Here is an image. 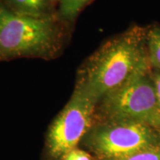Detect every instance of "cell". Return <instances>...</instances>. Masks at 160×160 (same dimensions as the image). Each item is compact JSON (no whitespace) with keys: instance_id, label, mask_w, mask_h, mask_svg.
I'll use <instances>...</instances> for the list:
<instances>
[{"instance_id":"6da1fadb","label":"cell","mask_w":160,"mask_h":160,"mask_svg":"<svg viewBox=\"0 0 160 160\" xmlns=\"http://www.w3.org/2000/svg\"><path fill=\"white\" fill-rule=\"evenodd\" d=\"M147 32V28L134 25L105 42L80 67L75 88L98 104L132 78L151 71Z\"/></svg>"},{"instance_id":"52a82bcc","label":"cell","mask_w":160,"mask_h":160,"mask_svg":"<svg viewBox=\"0 0 160 160\" xmlns=\"http://www.w3.org/2000/svg\"><path fill=\"white\" fill-rule=\"evenodd\" d=\"M92 0H59L56 15L62 22H72Z\"/></svg>"},{"instance_id":"8fae6325","label":"cell","mask_w":160,"mask_h":160,"mask_svg":"<svg viewBox=\"0 0 160 160\" xmlns=\"http://www.w3.org/2000/svg\"><path fill=\"white\" fill-rule=\"evenodd\" d=\"M151 77L153 80V85H154L156 96L159 106V113H160V71L159 70H154L151 71Z\"/></svg>"},{"instance_id":"7a4b0ae2","label":"cell","mask_w":160,"mask_h":160,"mask_svg":"<svg viewBox=\"0 0 160 160\" xmlns=\"http://www.w3.org/2000/svg\"><path fill=\"white\" fill-rule=\"evenodd\" d=\"M59 22L57 16L20 14L0 0V60L55 57L63 45L64 31Z\"/></svg>"},{"instance_id":"3957f363","label":"cell","mask_w":160,"mask_h":160,"mask_svg":"<svg viewBox=\"0 0 160 160\" xmlns=\"http://www.w3.org/2000/svg\"><path fill=\"white\" fill-rule=\"evenodd\" d=\"M99 104L104 120L139 122L160 131V113L151 70L128 80Z\"/></svg>"},{"instance_id":"7c38bea8","label":"cell","mask_w":160,"mask_h":160,"mask_svg":"<svg viewBox=\"0 0 160 160\" xmlns=\"http://www.w3.org/2000/svg\"><path fill=\"white\" fill-rule=\"evenodd\" d=\"M53 2H54V4H57L58 3V2H59V0H53Z\"/></svg>"},{"instance_id":"ba28073f","label":"cell","mask_w":160,"mask_h":160,"mask_svg":"<svg viewBox=\"0 0 160 160\" xmlns=\"http://www.w3.org/2000/svg\"><path fill=\"white\" fill-rule=\"evenodd\" d=\"M147 50L151 69L160 71V28H148Z\"/></svg>"},{"instance_id":"8992f818","label":"cell","mask_w":160,"mask_h":160,"mask_svg":"<svg viewBox=\"0 0 160 160\" xmlns=\"http://www.w3.org/2000/svg\"><path fill=\"white\" fill-rule=\"evenodd\" d=\"M11 10L20 14L33 17H55L53 0H3Z\"/></svg>"},{"instance_id":"30bf717a","label":"cell","mask_w":160,"mask_h":160,"mask_svg":"<svg viewBox=\"0 0 160 160\" xmlns=\"http://www.w3.org/2000/svg\"><path fill=\"white\" fill-rule=\"evenodd\" d=\"M65 160H91V158L87 152L76 148L65 156Z\"/></svg>"},{"instance_id":"277c9868","label":"cell","mask_w":160,"mask_h":160,"mask_svg":"<svg viewBox=\"0 0 160 160\" xmlns=\"http://www.w3.org/2000/svg\"><path fill=\"white\" fill-rule=\"evenodd\" d=\"M86 145L102 160L119 159L160 144V131L135 121H112L93 125Z\"/></svg>"},{"instance_id":"5b68a950","label":"cell","mask_w":160,"mask_h":160,"mask_svg":"<svg viewBox=\"0 0 160 160\" xmlns=\"http://www.w3.org/2000/svg\"><path fill=\"white\" fill-rule=\"evenodd\" d=\"M97 105L83 90L75 88L69 102L50 127L47 144L52 157H65L76 149L93 126Z\"/></svg>"},{"instance_id":"9c48e42d","label":"cell","mask_w":160,"mask_h":160,"mask_svg":"<svg viewBox=\"0 0 160 160\" xmlns=\"http://www.w3.org/2000/svg\"><path fill=\"white\" fill-rule=\"evenodd\" d=\"M107 160H160V144L128 157Z\"/></svg>"}]
</instances>
